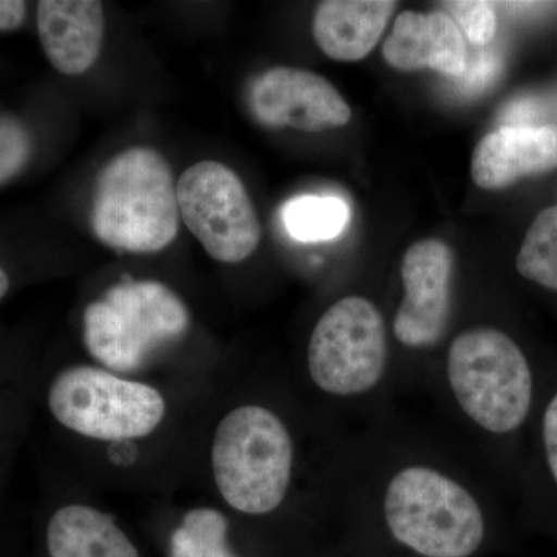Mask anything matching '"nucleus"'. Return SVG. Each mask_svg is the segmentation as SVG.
Masks as SVG:
<instances>
[{
    "label": "nucleus",
    "mask_w": 557,
    "mask_h": 557,
    "mask_svg": "<svg viewBox=\"0 0 557 557\" xmlns=\"http://www.w3.org/2000/svg\"><path fill=\"white\" fill-rule=\"evenodd\" d=\"M177 183L156 149L135 146L109 161L95 182L91 228L106 247L152 255L180 230Z\"/></svg>",
    "instance_id": "nucleus-3"
},
{
    "label": "nucleus",
    "mask_w": 557,
    "mask_h": 557,
    "mask_svg": "<svg viewBox=\"0 0 557 557\" xmlns=\"http://www.w3.org/2000/svg\"><path fill=\"white\" fill-rule=\"evenodd\" d=\"M180 218L212 259L239 263L259 247L258 211L239 175L218 161H200L177 182Z\"/></svg>",
    "instance_id": "nucleus-8"
},
{
    "label": "nucleus",
    "mask_w": 557,
    "mask_h": 557,
    "mask_svg": "<svg viewBox=\"0 0 557 557\" xmlns=\"http://www.w3.org/2000/svg\"><path fill=\"white\" fill-rule=\"evenodd\" d=\"M249 109L263 126L324 132L350 123L351 110L338 89L310 70L273 67L249 89Z\"/></svg>",
    "instance_id": "nucleus-10"
},
{
    "label": "nucleus",
    "mask_w": 557,
    "mask_h": 557,
    "mask_svg": "<svg viewBox=\"0 0 557 557\" xmlns=\"http://www.w3.org/2000/svg\"><path fill=\"white\" fill-rule=\"evenodd\" d=\"M226 534L228 522L218 509H190L172 534L171 557H236Z\"/></svg>",
    "instance_id": "nucleus-19"
},
{
    "label": "nucleus",
    "mask_w": 557,
    "mask_h": 557,
    "mask_svg": "<svg viewBox=\"0 0 557 557\" xmlns=\"http://www.w3.org/2000/svg\"><path fill=\"white\" fill-rule=\"evenodd\" d=\"M10 288V281L9 276H7L5 271L2 270V267H0V299L3 298V296L9 293Z\"/></svg>",
    "instance_id": "nucleus-23"
},
{
    "label": "nucleus",
    "mask_w": 557,
    "mask_h": 557,
    "mask_svg": "<svg viewBox=\"0 0 557 557\" xmlns=\"http://www.w3.org/2000/svg\"><path fill=\"white\" fill-rule=\"evenodd\" d=\"M395 10L394 0H325L314 13V40L332 60H364L383 38Z\"/></svg>",
    "instance_id": "nucleus-14"
},
{
    "label": "nucleus",
    "mask_w": 557,
    "mask_h": 557,
    "mask_svg": "<svg viewBox=\"0 0 557 557\" xmlns=\"http://www.w3.org/2000/svg\"><path fill=\"white\" fill-rule=\"evenodd\" d=\"M384 60L401 72L435 70L461 76L468 69V49L456 21L443 10L398 14L383 44Z\"/></svg>",
    "instance_id": "nucleus-11"
},
{
    "label": "nucleus",
    "mask_w": 557,
    "mask_h": 557,
    "mask_svg": "<svg viewBox=\"0 0 557 557\" xmlns=\"http://www.w3.org/2000/svg\"><path fill=\"white\" fill-rule=\"evenodd\" d=\"M388 362L386 322L362 296L336 300L319 318L307 366L314 386L336 398L364 397L383 383Z\"/></svg>",
    "instance_id": "nucleus-6"
},
{
    "label": "nucleus",
    "mask_w": 557,
    "mask_h": 557,
    "mask_svg": "<svg viewBox=\"0 0 557 557\" xmlns=\"http://www.w3.org/2000/svg\"><path fill=\"white\" fill-rule=\"evenodd\" d=\"M84 344L115 372H135L189 327L185 302L157 281H123L84 311Z\"/></svg>",
    "instance_id": "nucleus-5"
},
{
    "label": "nucleus",
    "mask_w": 557,
    "mask_h": 557,
    "mask_svg": "<svg viewBox=\"0 0 557 557\" xmlns=\"http://www.w3.org/2000/svg\"><path fill=\"white\" fill-rule=\"evenodd\" d=\"M454 252L446 242L424 239L401 262L403 295L394 317L395 338L408 348L434 347L445 336L453 309Z\"/></svg>",
    "instance_id": "nucleus-9"
},
{
    "label": "nucleus",
    "mask_w": 557,
    "mask_h": 557,
    "mask_svg": "<svg viewBox=\"0 0 557 557\" xmlns=\"http://www.w3.org/2000/svg\"><path fill=\"white\" fill-rule=\"evenodd\" d=\"M32 156V137L21 121L0 119V185L16 177Z\"/></svg>",
    "instance_id": "nucleus-20"
},
{
    "label": "nucleus",
    "mask_w": 557,
    "mask_h": 557,
    "mask_svg": "<svg viewBox=\"0 0 557 557\" xmlns=\"http://www.w3.org/2000/svg\"><path fill=\"white\" fill-rule=\"evenodd\" d=\"M516 269L527 281L557 292V205L534 219L520 247Z\"/></svg>",
    "instance_id": "nucleus-18"
},
{
    "label": "nucleus",
    "mask_w": 557,
    "mask_h": 557,
    "mask_svg": "<svg viewBox=\"0 0 557 557\" xmlns=\"http://www.w3.org/2000/svg\"><path fill=\"white\" fill-rule=\"evenodd\" d=\"M49 408L62 426L101 442L146 437L166 416L157 388L90 366L62 370L51 383Z\"/></svg>",
    "instance_id": "nucleus-7"
},
{
    "label": "nucleus",
    "mask_w": 557,
    "mask_h": 557,
    "mask_svg": "<svg viewBox=\"0 0 557 557\" xmlns=\"http://www.w3.org/2000/svg\"><path fill=\"white\" fill-rule=\"evenodd\" d=\"M381 509L392 539L421 557H469L486 539L482 502L461 480L431 465L395 471Z\"/></svg>",
    "instance_id": "nucleus-2"
},
{
    "label": "nucleus",
    "mask_w": 557,
    "mask_h": 557,
    "mask_svg": "<svg viewBox=\"0 0 557 557\" xmlns=\"http://www.w3.org/2000/svg\"><path fill=\"white\" fill-rule=\"evenodd\" d=\"M27 14V3L21 0H0V32L20 28Z\"/></svg>",
    "instance_id": "nucleus-22"
},
{
    "label": "nucleus",
    "mask_w": 557,
    "mask_h": 557,
    "mask_svg": "<svg viewBox=\"0 0 557 557\" xmlns=\"http://www.w3.org/2000/svg\"><path fill=\"white\" fill-rule=\"evenodd\" d=\"M211 461L215 485L231 508L270 515L284 504L292 485L295 443L273 410L244 405L220 421Z\"/></svg>",
    "instance_id": "nucleus-4"
},
{
    "label": "nucleus",
    "mask_w": 557,
    "mask_h": 557,
    "mask_svg": "<svg viewBox=\"0 0 557 557\" xmlns=\"http://www.w3.org/2000/svg\"><path fill=\"white\" fill-rule=\"evenodd\" d=\"M104 7L98 0H40L38 32L58 72L75 76L97 62L104 38Z\"/></svg>",
    "instance_id": "nucleus-13"
},
{
    "label": "nucleus",
    "mask_w": 557,
    "mask_h": 557,
    "mask_svg": "<svg viewBox=\"0 0 557 557\" xmlns=\"http://www.w3.org/2000/svg\"><path fill=\"white\" fill-rule=\"evenodd\" d=\"M350 220V209L336 196L306 194L282 208V222L289 236L304 244H318L338 237Z\"/></svg>",
    "instance_id": "nucleus-17"
},
{
    "label": "nucleus",
    "mask_w": 557,
    "mask_h": 557,
    "mask_svg": "<svg viewBox=\"0 0 557 557\" xmlns=\"http://www.w3.org/2000/svg\"><path fill=\"white\" fill-rule=\"evenodd\" d=\"M557 168V126H507L474 149L471 175L482 189H504Z\"/></svg>",
    "instance_id": "nucleus-12"
},
{
    "label": "nucleus",
    "mask_w": 557,
    "mask_h": 557,
    "mask_svg": "<svg viewBox=\"0 0 557 557\" xmlns=\"http://www.w3.org/2000/svg\"><path fill=\"white\" fill-rule=\"evenodd\" d=\"M446 7L453 11V20L471 44L482 47L493 40L497 30V14L493 3L471 0L448 2Z\"/></svg>",
    "instance_id": "nucleus-21"
},
{
    "label": "nucleus",
    "mask_w": 557,
    "mask_h": 557,
    "mask_svg": "<svg viewBox=\"0 0 557 557\" xmlns=\"http://www.w3.org/2000/svg\"><path fill=\"white\" fill-rule=\"evenodd\" d=\"M50 557H139L109 515L86 505L58 509L47 528Z\"/></svg>",
    "instance_id": "nucleus-15"
},
{
    "label": "nucleus",
    "mask_w": 557,
    "mask_h": 557,
    "mask_svg": "<svg viewBox=\"0 0 557 557\" xmlns=\"http://www.w3.org/2000/svg\"><path fill=\"white\" fill-rule=\"evenodd\" d=\"M446 383L483 435L511 448L525 443L545 379L505 330L482 325L457 335L446 355Z\"/></svg>",
    "instance_id": "nucleus-1"
},
{
    "label": "nucleus",
    "mask_w": 557,
    "mask_h": 557,
    "mask_svg": "<svg viewBox=\"0 0 557 557\" xmlns=\"http://www.w3.org/2000/svg\"><path fill=\"white\" fill-rule=\"evenodd\" d=\"M525 456V485L530 507L557 511V379H545Z\"/></svg>",
    "instance_id": "nucleus-16"
}]
</instances>
